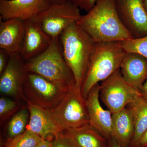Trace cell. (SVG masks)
<instances>
[{
  "instance_id": "cell-24",
  "label": "cell",
  "mask_w": 147,
  "mask_h": 147,
  "mask_svg": "<svg viewBox=\"0 0 147 147\" xmlns=\"http://www.w3.org/2000/svg\"><path fill=\"white\" fill-rule=\"evenodd\" d=\"M51 147H76L71 136L66 130H62L53 138Z\"/></svg>"
},
{
  "instance_id": "cell-21",
  "label": "cell",
  "mask_w": 147,
  "mask_h": 147,
  "mask_svg": "<svg viewBox=\"0 0 147 147\" xmlns=\"http://www.w3.org/2000/svg\"><path fill=\"white\" fill-rule=\"evenodd\" d=\"M42 139L26 129L17 137L7 139L3 147H36Z\"/></svg>"
},
{
  "instance_id": "cell-2",
  "label": "cell",
  "mask_w": 147,
  "mask_h": 147,
  "mask_svg": "<svg viewBox=\"0 0 147 147\" xmlns=\"http://www.w3.org/2000/svg\"><path fill=\"white\" fill-rule=\"evenodd\" d=\"M59 40L63 57L74 76L76 88L81 91L97 43L76 23L61 33Z\"/></svg>"
},
{
  "instance_id": "cell-11",
  "label": "cell",
  "mask_w": 147,
  "mask_h": 147,
  "mask_svg": "<svg viewBox=\"0 0 147 147\" xmlns=\"http://www.w3.org/2000/svg\"><path fill=\"white\" fill-rule=\"evenodd\" d=\"M50 5L47 0H0V19L25 21L36 18Z\"/></svg>"
},
{
  "instance_id": "cell-17",
  "label": "cell",
  "mask_w": 147,
  "mask_h": 147,
  "mask_svg": "<svg viewBox=\"0 0 147 147\" xmlns=\"http://www.w3.org/2000/svg\"><path fill=\"white\" fill-rule=\"evenodd\" d=\"M113 137L121 147H129L134 131V121L127 108L112 114Z\"/></svg>"
},
{
  "instance_id": "cell-18",
  "label": "cell",
  "mask_w": 147,
  "mask_h": 147,
  "mask_svg": "<svg viewBox=\"0 0 147 147\" xmlns=\"http://www.w3.org/2000/svg\"><path fill=\"white\" fill-rule=\"evenodd\" d=\"M126 107L131 113L134 126V136L129 147H138L147 129V100L140 95Z\"/></svg>"
},
{
  "instance_id": "cell-31",
  "label": "cell",
  "mask_w": 147,
  "mask_h": 147,
  "mask_svg": "<svg viewBox=\"0 0 147 147\" xmlns=\"http://www.w3.org/2000/svg\"><path fill=\"white\" fill-rule=\"evenodd\" d=\"M50 4H54L61 3L66 1L67 0H47Z\"/></svg>"
},
{
  "instance_id": "cell-4",
  "label": "cell",
  "mask_w": 147,
  "mask_h": 147,
  "mask_svg": "<svg viewBox=\"0 0 147 147\" xmlns=\"http://www.w3.org/2000/svg\"><path fill=\"white\" fill-rule=\"evenodd\" d=\"M25 63L28 72L39 74L50 82L63 86L76 87L73 73L62 53L59 37L53 38L47 50L25 61Z\"/></svg>"
},
{
  "instance_id": "cell-15",
  "label": "cell",
  "mask_w": 147,
  "mask_h": 147,
  "mask_svg": "<svg viewBox=\"0 0 147 147\" xmlns=\"http://www.w3.org/2000/svg\"><path fill=\"white\" fill-rule=\"evenodd\" d=\"M120 69L125 81L140 92L147 80V58L137 53H126Z\"/></svg>"
},
{
  "instance_id": "cell-22",
  "label": "cell",
  "mask_w": 147,
  "mask_h": 147,
  "mask_svg": "<svg viewBox=\"0 0 147 147\" xmlns=\"http://www.w3.org/2000/svg\"><path fill=\"white\" fill-rule=\"evenodd\" d=\"M126 53H134L147 59V35L139 38H132L118 42Z\"/></svg>"
},
{
  "instance_id": "cell-8",
  "label": "cell",
  "mask_w": 147,
  "mask_h": 147,
  "mask_svg": "<svg viewBox=\"0 0 147 147\" xmlns=\"http://www.w3.org/2000/svg\"><path fill=\"white\" fill-rule=\"evenodd\" d=\"M80 9L69 0L50 4L37 17L42 30L52 38L59 37L67 27L77 23L82 16Z\"/></svg>"
},
{
  "instance_id": "cell-32",
  "label": "cell",
  "mask_w": 147,
  "mask_h": 147,
  "mask_svg": "<svg viewBox=\"0 0 147 147\" xmlns=\"http://www.w3.org/2000/svg\"><path fill=\"white\" fill-rule=\"evenodd\" d=\"M144 4L145 7L147 11V0H143Z\"/></svg>"
},
{
  "instance_id": "cell-27",
  "label": "cell",
  "mask_w": 147,
  "mask_h": 147,
  "mask_svg": "<svg viewBox=\"0 0 147 147\" xmlns=\"http://www.w3.org/2000/svg\"><path fill=\"white\" fill-rule=\"evenodd\" d=\"M53 140L48 138L42 139L36 147H51Z\"/></svg>"
},
{
  "instance_id": "cell-20",
  "label": "cell",
  "mask_w": 147,
  "mask_h": 147,
  "mask_svg": "<svg viewBox=\"0 0 147 147\" xmlns=\"http://www.w3.org/2000/svg\"><path fill=\"white\" fill-rule=\"evenodd\" d=\"M30 119V113L26 108H22L13 116L7 127L8 139H12L22 134L26 129Z\"/></svg>"
},
{
  "instance_id": "cell-16",
  "label": "cell",
  "mask_w": 147,
  "mask_h": 147,
  "mask_svg": "<svg viewBox=\"0 0 147 147\" xmlns=\"http://www.w3.org/2000/svg\"><path fill=\"white\" fill-rule=\"evenodd\" d=\"M25 35L24 21L19 19H0V49L9 55L20 53Z\"/></svg>"
},
{
  "instance_id": "cell-30",
  "label": "cell",
  "mask_w": 147,
  "mask_h": 147,
  "mask_svg": "<svg viewBox=\"0 0 147 147\" xmlns=\"http://www.w3.org/2000/svg\"><path fill=\"white\" fill-rule=\"evenodd\" d=\"M108 147H121L119 144L115 139L112 138L108 141Z\"/></svg>"
},
{
  "instance_id": "cell-5",
  "label": "cell",
  "mask_w": 147,
  "mask_h": 147,
  "mask_svg": "<svg viewBox=\"0 0 147 147\" xmlns=\"http://www.w3.org/2000/svg\"><path fill=\"white\" fill-rule=\"evenodd\" d=\"M50 111L55 122L62 130L77 128L89 124L86 101L76 87L70 88Z\"/></svg>"
},
{
  "instance_id": "cell-25",
  "label": "cell",
  "mask_w": 147,
  "mask_h": 147,
  "mask_svg": "<svg viewBox=\"0 0 147 147\" xmlns=\"http://www.w3.org/2000/svg\"><path fill=\"white\" fill-rule=\"evenodd\" d=\"M80 9L88 12L94 7L97 0H69Z\"/></svg>"
},
{
  "instance_id": "cell-28",
  "label": "cell",
  "mask_w": 147,
  "mask_h": 147,
  "mask_svg": "<svg viewBox=\"0 0 147 147\" xmlns=\"http://www.w3.org/2000/svg\"><path fill=\"white\" fill-rule=\"evenodd\" d=\"M138 147H147V129L140 139Z\"/></svg>"
},
{
  "instance_id": "cell-29",
  "label": "cell",
  "mask_w": 147,
  "mask_h": 147,
  "mask_svg": "<svg viewBox=\"0 0 147 147\" xmlns=\"http://www.w3.org/2000/svg\"><path fill=\"white\" fill-rule=\"evenodd\" d=\"M140 93L142 97L147 100V80L143 85Z\"/></svg>"
},
{
  "instance_id": "cell-1",
  "label": "cell",
  "mask_w": 147,
  "mask_h": 147,
  "mask_svg": "<svg viewBox=\"0 0 147 147\" xmlns=\"http://www.w3.org/2000/svg\"><path fill=\"white\" fill-rule=\"evenodd\" d=\"M76 24L96 43L119 42L134 38L121 21L115 0H97Z\"/></svg>"
},
{
  "instance_id": "cell-3",
  "label": "cell",
  "mask_w": 147,
  "mask_h": 147,
  "mask_svg": "<svg viewBox=\"0 0 147 147\" xmlns=\"http://www.w3.org/2000/svg\"><path fill=\"white\" fill-rule=\"evenodd\" d=\"M126 53L118 42L97 43L81 88L84 99L93 87L120 69Z\"/></svg>"
},
{
  "instance_id": "cell-19",
  "label": "cell",
  "mask_w": 147,
  "mask_h": 147,
  "mask_svg": "<svg viewBox=\"0 0 147 147\" xmlns=\"http://www.w3.org/2000/svg\"><path fill=\"white\" fill-rule=\"evenodd\" d=\"M65 130L72 137L76 147H108V140L90 124Z\"/></svg>"
},
{
  "instance_id": "cell-7",
  "label": "cell",
  "mask_w": 147,
  "mask_h": 147,
  "mask_svg": "<svg viewBox=\"0 0 147 147\" xmlns=\"http://www.w3.org/2000/svg\"><path fill=\"white\" fill-rule=\"evenodd\" d=\"M99 96L112 114L126 108L140 92L127 84L124 79L120 69L101 82Z\"/></svg>"
},
{
  "instance_id": "cell-13",
  "label": "cell",
  "mask_w": 147,
  "mask_h": 147,
  "mask_svg": "<svg viewBox=\"0 0 147 147\" xmlns=\"http://www.w3.org/2000/svg\"><path fill=\"white\" fill-rule=\"evenodd\" d=\"M100 84L96 85L90 90L86 99L89 124L109 141L113 138L112 113L100 105Z\"/></svg>"
},
{
  "instance_id": "cell-9",
  "label": "cell",
  "mask_w": 147,
  "mask_h": 147,
  "mask_svg": "<svg viewBox=\"0 0 147 147\" xmlns=\"http://www.w3.org/2000/svg\"><path fill=\"white\" fill-rule=\"evenodd\" d=\"M28 72L25 61L20 53L11 55L6 67L1 74V93L16 100H25L23 88Z\"/></svg>"
},
{
  "instance_id": "cell-12",
  "label": "cell",
  "mask_w": 147,
  "mask_h": 147,
  "mask_svg": "<svg viewBox=\"0 0 147 147\" xmlns=\"http://www.w3.org/2000/svg\"><path fill=\"white\" fill-rule=\"evenodd\" d=\"M24 24L25 35L20 54L27 61L47 50L53 38L43 30L37 17L24 21Z\"/></svg>"
},
{
  "instance_id": "cell-26",
  "label": "cell",
  "mask_w": 147,
  "mask_h": 147,
  "mask_svg": "<svg viewBox=\"0 0 147 147\" xmlns=\"http://www.w3.org/2000/svg\"><path fill=\"white\" fill-rule=\"evenodd\" d=\"M9 56L8 53L3 49H0V74H2L9 60Z\"/></svg>"
},
{
  "instance_id": "cell-6",
  "label": "cell",
  "mask_w": 147,
  "mask_h": 147,
  "mask_svg": "<svg viewBox=\"0 0 147 147\" xmlns=\"http://www.w3.org/2000/svg\"><path fill=\"white\" fill-rule=\"evenodd\" d=\"M69 88L28 71L23 89L26 102L50 110L61 101Z\"/></svg>"
},
{
  "instance_id": "cell-10",
  "label": "cell",
  "mask_w": 147,
  "mask_h": 147,
  "mask_svg": "<svg viewBox=\"0 0 147 147\" xmlns=\"http://www.w3.org/2000/svg\"><path fill=\"white\" fill-rule=\"evenodd\" d=\"M121 21L134 38L147 35V11L143 0H115Z\"/></svg>"
},
{
  "instance_id": "cell-14",
  "label": "cell",
  "mask_w": 147,
  "mask_h": 147,
  "mask_svg": "<svg viewBox=\"0 0 147 147\" xmlns=\"http://www.w3.org/2000/svg\"><path fill=\"white\" fill-rule=\"evenodd\" d=\"M26 102L30 113V119L26 129L42 139L55 137L62 130L55 122L50 110Z\"/></svg>"
},
{
  "instance_id": "cell-23",
  "label": "cell",
  "mask_w": 147,
  "mask_h": 147,
  "mask_svg": "<svg viewBox=\"0 0 147 147\" xmlns=\"http://www.w3.org/2000/svg\"><path fill=\"white\" fill-rule=\"evenodd\" d=\"M18 102L7 98H0V119L1 123H3L14 113L19 110Z\"/></svg>"
}]
</instances>
